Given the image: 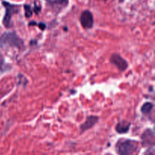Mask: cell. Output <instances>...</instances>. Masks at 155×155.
Wrapping results in <instances>:
<instances>
[{"label": "cell", "instance_id": "obj_2", "mask_svg": "<svg viewBox=\"0 0 155 155\" xmlns=\"http://www.w3.org/2000/svg\"><path fill=\"white\" fill-rule=\"evenodd\" d=\"M0 45L2 47L12 46L21 49L24 48V42L15 32L4 33L0 36Z\"/></svg>", "mask_w": 155, "mask_h": 155}, {"label": "cell", "instance_id": "obj_12", "mask_svg": "<svg viewBox=\"0 0 155 155\" xmlns=\"http://www.w3.org/2000/svg\"><path fill=\"white\" fill-rule=\"evenodd\" d=\"M39 27H40V28L42 29V30H44V29L45 28V24H39Z\"/></svg>", "mask_w": 155, "mask_h": 155}, {"label": "cell", "instance_id": "obj_7", "mask_svg": "<svg viewBox=\"0 0 155 155\" xmlns=\"http://www.w3.org/2000/svg\"><path fill=\"white\" fill-rule=\"evenodd\" d=\"M142 139L144 146H148V145L153 146L154 144V135L152 130L150 129L145 130L142 135Z\"/></svg>", "mask_w": 155, "mask_h": 155}, {"label": "cell", "instance_id": "obj_10", "mask_svg": "<svg viewBox=\"0 0 155 155\" xmlns=\"http://www.w3.org/2000/svg\"><path fill=\"white\" fill-rule=\"evenodd\" d=\"M153 107H154V104H153L152 103L146 102L142 106L141 111H142L144 114H148L152 110Z\"/></svg>", "mask_w": 155, "mask_h": 155}, {"label": "cell", "instance_id": "obj_8", "mask_svg": "<svg viewBox=\"0 0 155 155\" xmlns=\"http://www.w3.org/2000/svg\"><path fill=\"white\" fill-rule=\"evenodd\" d=\"M130 126H131V123L127 122V121L124 120L121 121V122H118L117 124L116 125L115 127V130L118 133H126L129 131L130 128Z\"/></svg>", "mask_w": 155, "mask_h": 155}, {"label": "cell", "instance_id": "obj_9", "mask_svg": "<svg viewBox=\"0 0 155 155\" xmlns=\"http://www.w3.org/2000/svg\"><path fill=\"white\" fill-rule=\"evenodd\" d=\"M51 5H53L54 7H55L56 8L58 9V12L62 9L63 8H64L68 4V0H54V1L51 2Z\"/></svg>", "mask_w": 155, "mask_h": 155}, {"label": "cell", "instance_id": "obj_5", "mask_svg": "<svg viewBox=\"0 0 155 155\" xmlns=\"http://www.w3.org/2000/svg\"><path fill=\"white\" fill-rule=\"evenodd\" d=\"M80 23L83 28L89 29L93 27L94 19L92 14L89 11H84L80 15Z\"/></svg>", "mask_w": 155, "mask_h": 155}, {"label": "cell", "instance_id": "obj_4", "mask_svg": "<svg viewBox=\"0 0 155 155\" xmlns=\"http://www.w3.org/2000/svg\"><path fill=\"white\" fill-rule=\"evenodd\" d=\"M110 61L114 65H115L120 72H124L128 68V63H127V61L123 58L120 54H116V53L111 54Z\"/></svg>", "mask_w": 155, "mask_h": 155}, {"label": "cell", "instance_id": "obj_6", "mask_svg": "<svg viewBox=\"0 0 155 155\" xmlns=\"http://www.w3.org/2000/svg\"><path fill=\"white\" fill-rule=\"evenodd\" d=\"M99 120V118L97 116H89L86 117V120L83 124L80 125V132L84 133L85 131L92 129Z\"/></svg>", "mask_w": 155, "mask_h": 155}, {"label": "cell", "instance_id": "obj_11", "mask_svg": "<svg viewBox=\"0 0 155 155\" xmlns=\"http://www.w3.org/2000/svg\"><path fill=\"white\" fill-rule=\"evenodd\" d=\"M24 10H25V16L27 18H30L33 15V10L29 5H24Z\"/></svg>", "mask_w": 155, "mask_h": 155}, {"label": "cell", "instance_id": "obj_3", "mask_svg": "<svg viewBox=\"0 0 155 155\" xmlns=\"http://www.w3.org/2000/svg\"><path fill=\"white\" fill-rule=\"evenodd\" d=\"M2 5L5 7V15L3 18V24L5 27L9 28L12 26V15L18 13L19 8L18 6L10 4L7 2H2Z\"/></svg>", "mask_w": 155, "mask_h": 155}, {"label": "cell", "instance_id": "obj_1", "mask_svg": "<svg viewBox=\"0 0 155 155\" xmlns=\"http://www.w3.org/2000/svg\"><path fill=\"white\" fill-rule=\"evenodd\" d=\"M116 151L119 155H137L139 151V143L136 140L120 139L117 142Z\"/></svg>", "mask_w": 155, "mask_h": 155}]
</instances>
